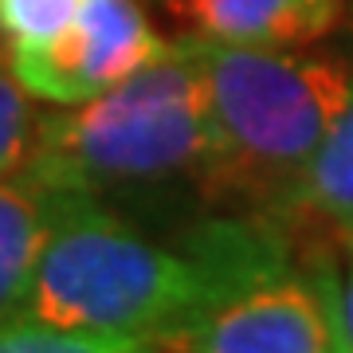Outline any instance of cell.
Masks as SVG:
<instances>
[{
	"label": "cell",
	"mask_w": 353,
	"mask_h": 353,
	"mask_svg": "<svg viewBox=\"0 0 353 353\" xmlns=\"http://www.w3.org/2000/svg\"><path fill=\"white\" fill-rule=\"evenodd\" d=\"M204 243L220 283L201 314L181 330V353H341L338 275L299 271L271 220H208Z\"/></svg>",
	"instance_id": "cell-4"
},
{
	"label": "cell",
	"mask_w": 353,
	"mask_h": 353,
	"mask_svg": "<svg viewBox=\"0 0 353 353\" xmlns=\"http://www.w3.org/2000/svg\"><path fill=\"white\" fill-rule=\"evenodd\" d=\"M83 0H0L4 43H48L75 24Z\"/></svg>",
	"instance_id": "cell-11"
},
{
	"label": "cell",
	"mask_w": 353,
	"mask_h": 353,
	"mask_svg": "<svg viewBox=\"0 0 353 353\" xmlns=\"http://www.w3.org/2000/svg\"><path fill=\"white\" fill-rule=\"evenodd\" d=\"M345 252H350V263H345V279H338V290H334V299H338V326H341V338H345V345L353 350V243H345Z\"/></svg>",
	"instance_id": "cell-12"
},
{
	"label": "cell",
	"mask_w": 353,
	"mask_h": 353,
	"mask_svg": "<svg viewBox=\"0 0 353 353\" xmlns=\"http://www.w3.org/2000/svg\"><path fill=\"white\" fill-rule=\"evenodd\" d=\"M338 334H341V326H338ZM341 353H353L350 345H345V338H341Z\"/></svg>",
	"instance_id": "cell-13"
},
{
	"label": "cell",
	"mask_w": 353,
	"mask_h": 353,
	"mask_svg": "<svg viewBox=\"0 0 353 353\" xmlns=\"http://www.w3.org/2000/svg\"><path fill=\"white\" fill-rule=\"evenodd\" d=\"M212 150L204 192L290 208L306 169L353 99V71L334 55L201 39Z\"/></svg>",
	"instance_id": "cell-3"
},
{
	"label": "cell",
	"mask_w": 353,
	"mask_h": 353,
	"mask_svg": "<svg viewBox=\"0 0 353 353\" xmlns=\"http://www.w3.org/2000/svg\"><path fill=\"white\" fill-rule=\"evenodd\" d=\"M43 204L48 236L24 318L173 345L212 299L220 263L201 228L185 236L181 255L145 240L99 196L43 189Z\"/></svg>",
	"instance_id": "cell-1"
},
{
	"label": "cell",
	"mask_w": 353,
	"mask_h": 353,
	"mask_svg": "<svg viewBox=\"0 0 353 353\" xmlns=\"http://www.w3.org/2000/svg\"><path fill=\"white\" fill-rule=\"evenodd\" d=\"M48 236L43 189L24 176H0V322L24 314V299Z\"/></svg>",
	"instance_id": "cell-7"
},
{
	"label": "cell",
	"mask_w": 353,
	"mask_h": 353,
	"mask_svg": "<svg viewBox=\"0 0 353 353\" xmlns=\"http://www.w3.org/2000/svg\"><path fill=\"white\" fill-rule=\"evenodd\" d=\"M192 36L240 48H303L334 32L341 0H169Z\"/></svg>",
	"instance_id": "cell-6"
},
{
	"label": "cell",
	"mask_w": 353,
	"mask_h": 353,
	"mask_svg": "<svg viewBox=\"0 0 353 353\" xmlns=\"http://www.w3.org/2000/svg\"><path fill=\"white\" fill-rule=\"evenodd\" d=\"M169 48L138 0H83L75 24L48 43H8L16 83L51 106H83L138 75Z\"/></svg>",
	"instance_id": "cell-5"
},
{
	"label": "cell",
	"mask_w": 353,
	"mask_h": 353,
	"mask_svg": "<svg viewBox=\"0 0 353 353\" xmlns=\"http://www.w3.org/2000/svg\"><path fill=\"white\" fill-rule=\"evenodd\" d=\"M212 150L208 79L196 36L173 39L138 75L83 106L43 114L24 181L48 192L153 196L192 181L204 189Z\"/></svg>",
	"instance_id": "cell-2"
},
{
	"label": "cell",
	"mask_w": 353,
	"mask_h": 353,
	"mask_svg": "<svg viewBox=\"0 0 353 353\" xmlns=\"http://www.w3.org/2000/svg\"><path fill=\"white\" fill-rule=\"evenodd\" d=\"M28 94L8 67H0V176H20L32 161L43 114L32 110Z\"/></svg>",
	"instance_id": "cell-10"
},
{
	"label": "cell",
	"mask_w": 353,
	"mask_h": 353,
	"mask_svg": "<svg viewBox=\"0 0 353 353\" xmlns=\"http://www.w3.org/2000/svg\"><path fill=\"white\" fill-rule=\"evenodd\" d=\"M0 353H161V350L153 341L126 338V334L67 330L20 314L0 322Z\"/></svg>",
	"instance_id": "cell-9"
},
{
	"label": "cell",
	"mask_w": 353,
	"mask_h": 353,
	"mask_svg": "<svg viewBox=\"0 0 353 353\" xmlns=\"http://www.w3.org/2000/svg\"><path fill=\"white\" fill-rule=\"evenodd\" d=\"M290 208L314 216L341 243H353V99L314 153Z\"/></svg>",
	"instance_id": "cell-8"
}]
</instances>
